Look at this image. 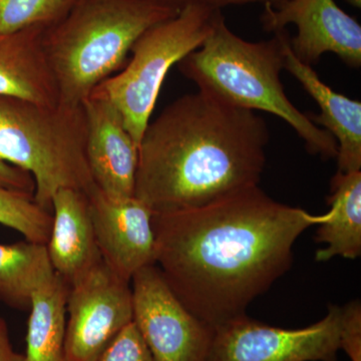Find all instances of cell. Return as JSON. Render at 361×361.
Here are the masks:
<instances>
[{"mask_svg":"<svg viewBox=\"0 0 361 361\" xmlns=\"http://www.w3.org/2000/svg\"><path fill=\"white\" fill-rule=\"evenodd\" d=\"M312 215L255 186L208 205L153 213L155 264L180 302L214 329L246 314L293 262Z\"/></svg>","mask_w":361,"mask_h":361,"instance_id":"obj_1","label":"cell"},{"mask_svg":"<svg viewBox=\"0 0 361 361\" xmlns=\"http://www.w3.org/2000/svg\"><path fill=\"white\" fill-rule=\"evenodd\" d=\"M269 139L255 111L199 90L185 94L145 130L135 197L153 213L174 212L259 186Z\"/></svg>","mask_w":361,"mask_h":361,"instance_id":"obj_2","label":"cell"},{"mask_svg":"<svg viewBox=\"0 0 361 361\" xmlns=\"http://www.w3.org/2000/svg\"><path fill=\"white\" fill-rule=\"evenodd\" d=\"M285 30L274 32L269 40L247 42L228 27L220 13L205 42L185 56L178 68L199 90L225 104L281 118L303 140L308 153L324 160L336 159V139L311 122L285 92L280 78Z\"/></svg>","mask_w":361,"mask_h":361,"instance_id":"obj_3","label":"cell"},{"mask_svg":"<svg viewBox=\"0 0 361 361\" xmlns=\"http://www.w3.org/2000/svg\"><path fill=\"white\" fill-rule=\"evenodd\" d=\"M174 0H77L44 45L59 103L80 106L97 85L122 71L137 39L177 16Z\"/></svg>","mask_w":361,"mask_h":361,"instance_id":"obj_4","label":"cell"},{"mask_svg":"<svg viewBox=\"0 0 361 361\" xmlns=\"http://www.w3.org/2000/svg\"><path fill=\"white\" fill-rule=\"evenodd\" d=\"M82 104H40L0 96V160L25 171L35 200L51 212L61 189L90 196L97 188L87 163Z\"/></svg>","mask_w":361,"mask_h":361,"instance_id":"obj_5","label":"cell"},{"mask_svg":"<svg viewBox=\"0 0 361 361\" xmlns=\"http://www.w3.org/2000/svg\"><path fill=\"white\" fill-rule=\"evenodd\" d=\"M220 13L201 2H185L177 16L142 33L129 63L92 90L118 109L137 147L169 71L201 47Z\"/></svg>","mask_w":361,"mask_h":361,"instance_id":"obj_6","label":"cell"},{"mask_svg":"<svg viewBox=\"0 0 361 361\" xmlns=\"http://www.w3.org/2000/svg\"><path fill=\"white\" fill-rule=\"evenodd\" d=\"M341 318L337 305H330L320 322L298 329L238 316L214 329L206 361H337Z\"/></svg>","mask_w":361,"mask_h":361,"instance_id":"obj_7","label":"cell"},{"mask_svg":"<svg viewBox=\"0 0 361 361\" xmlns=\"http://www.w3.org/2000/svg\"><path fill=\"white\" fill-rule=\"evenodd\" d=\"M133 322L154 361H206L214 329L180 302L156 264L133 276Z\"/></svg>","mask_w":361,"mask_h":361,"instance_id":"obj_8","label":"cell"},{"mask_svg":"<svg viewBox=\"0 0 361 361\" xmlns=\"http://www.w3.org/2000/svg\"><path fill=\"white\" fill-rule=\"evenodd\" d=\"M66 313L65 360L97 361L133 322L130 283L102 261L71 285Z\"/></svg>","mask_w":361,"mask_h":361,"instance_id":"obj_9","label":"cell"},{"mask_svg":"<svg viewBox=\"0 0 361 361\" xmlns=\"http://www.w3.org/2000/svg\"><path fill=\"white\" fill-rule=\"evenodd\" d=\"M261 23L266 32L273 33L295 25L298 32L289 44L294 56L305 65L312 66L325 52H334L349 66H361V26L334 0L265 4Z\"/></svg>","mask_w":361,"mask_h":361,"instance_id":"obj_10","label":"cell"},{"mask_svg":"<svg viewBox=\"0 0 361 361\" xmlns=\"http://www.w3.org/2000/svg\"><path fill=\"white\" fill-rule=\"evenodd\" d=\"M87 198L104 264L130 283L137 271L155 264L153 212L135 196L111 198L97 189Z\"/></svg>","mask_w":361,"mask_h":361,"instance_id":"obj_11","label":"cell"},{"mask_svg":"<svg viewBox=\"0 0 361 361\" xmlns=\"http://www.w3.org/2000/svg\"><path fill=\"white\" fill-rule=\"evenodd\" d=\"M82 104L87 123L85 152L94 183L111 198L134 197L139 147L120 111L106 97L92 92Z\"/></svg>","mask_w":361,"mask_h":361,"instance_id":"obj_12","label":"cell"},{"mask_svg":"<svg viewBox=\"0 0 361 361\" xmlns=\"http://www.w3.org/2000/svg\"><path fill=\"white\" fill-rule=\"evenodd\" d=\"M52 225L47 243L52 269L68 287L103 261L82 192L61 189L51 205Z\"/></svg>","mask_w":361,"mask_h":361,"instance_id":"obj_13","label":"cell"},{"mask_svg":"<svg viewBox=\"0 0 361 361\" xmlns=\"http://www.w3.org/2000/svg\"><path fill=\"white\" fill-rule=\"evenodd\" d=\"M290 35L283 32L284 70L302 85L319 106L320 115L307 114L311 122L322 128L337 142V172L361 171V103L336 92L318 77L312 66L305 65L290 49Z\"/></svg>","mask_w":361,"mask_h":361,"instance_id":"obj_14","label":"cell"},{"mask_svg":"<svg viewBox=\"0 0 361 361\" xmlns=\"http://www.w3.org/2000/svg\"><path fill=\"white\" fill-rule=\"evenodd\" d=\"M47 30L32 27L0 35V96L59 104L58 87L44 51Z\"/></svg>","mask_w":361,"mask_h":361,"instance_id":"obj_15","label":"cell"},{"mask_svg":"<svg viewBox=\"0 0 361 361\" xmlns=\"http://www.w3.org/2000/svg\"><path fill=\"white\" fill-rule=\"evenodd\" d=\"M330 210L316 232V242L326 247L316 252V260L325 262L341 256L361 255V171L337 172L327 197Z\"/></svg>","mask_w":361,"mask_h":361,"instance_id":"obj_16","label":"cell"},{"mask_svg":"<svg viewBox=\"0 0 361 361\" xmlns=\"http://www.w3.org/2000/svg\"><path fill=\"white\" fill-rule=\"evenodd\" d=\"M68 288V285L54 273L33 292L25 361H66Z\"/></svg>","mask_w":361,"mask_h":361,"instance_id":"obj_17","label":"cell"},{"mask_svg":"<svg viewBox=\"0 0 361 361\" xmlns=\"http://www.w3.org/2000/svg\"><path fill=\"white\" fill-rule=\"evenodd\" d=\"M54 273L47 246L27 240L0 244V300L11 307L30 310L33 292Z\"/></svg>","mask_w":361,"mask_h":361,"instance_id":"obj_18","label":"cell"},{"mask_svg":"<svg viewBox=\"0 0 361 361\" xmlns=\"http://www.w3.org/2000/svg\"><path fill=\"white\" fill-rule=\"evenodd\" d=\"M0 224L20 232L27 241L47 245L52 213L40 207L32 194L0 187Z\"/></svg>","mask_w":361,"mask_h":361,"instance_id":"obj_19","label":"cell"},{"mask_svg":"<svg viewBox=\"0 0 361 361\" xmlns=\"http://www.w3.org/2000/svg\"><path fill=\"white\" fill-rule=\"evenodd\" d=\"M77 0H0V35L32 27L49 30L70 13Z\"/></svg>","mask_w":361,"mask_h":361,"instance_id":"obj_20","label":"cell"},{"mask_svg":"<svg viewBox=\"0 0 361 361\" xmlns=\"http://www.w3.org/2000/svg\"><path fill=\"white\" fill-rule=\"evenodd\" d=\"M97 361H154L135 323H130Z\"/></svg>","mask_w":361,"mask_h":361,"instance_id":"obj_21","label":"cell"},{"mask_svg":"<svg viewBox=\"0 0 361 361\" xmlns=\"http://www.w3.org/2000/svg\"><path fill=\"white\" fill-rule=\"evenodd\" d=\"M341 349L351 361H361V304L358 299L341 307Z\"/></svg>","mask_w":361,"mask_h":361,"instance_id":"obj_22","label":"cell"},{"mask_svg":"<svg viewBox=\"0 0 361 361\" xmlns=\"http://www.w3.org/2000/svg\"><path fill=\"white\" fill-rule=\"evenodd\" d=\"M0 187L32 195L35 189L30 174L2 160H0Z\"/></svg>","mask_w":361,"mask_h":361,"instance_id":"obj_23","label":"cell"},{"mask_svg":"<svg viewBox=\"0 0 361 361\" xmlns=\"http://www.w3.org/2000/svg\"><path fill=\"white\" fill-rule=\"evenodd\" d=\"M0 361H25V355L14 349L8 327L2 317H0Z\"/></svg>","mask_w":361,"mask_h":361,"instance_id":"obj_24","label":"cell"},{"mask_svg":"<svg viewBox=\"0 0 361 361\" xmlns=\"http://www.w3.org/2000/svg\"><path fill=\"white\" fill-rule=\"evenodd\" d=\"M198 1L201 4H206L214 8L221 9L222 7L227 6H233V4H251V2H260L263 1L265 4H278V2L284 1V0H186V1Z\"/></svg>","mask_w":361,"mask_h":361,"instance_id":"obj_25","label":"cell"},{"mask_svg":"<svg viewBox=\"0 0 361 361\" xmlns=\"http://www.w3.org/2000/svg\"><path fill=\"white\" fill-rule=\"evenodd\" d=\"M348 2L356 8H360L361 7V0H348Z\"/></svg>","mask_w":361,"mask_h":361,"instance_id":"obj_26","label":"cell"},{"mask_svg":"<svg viewBox=\"0 0 361 361\" xmlns=\"http://www.w3.org/2000/svg\"><path fill=\"white\" fill-rule=\"evenodd\" d=\"M174 1L180 2V4H185V1H186V0H174Z\"/></svg>","mask_w":361,"mask_h":361,"instance_id":"obj_27","label":"cell"}]
</instances>
